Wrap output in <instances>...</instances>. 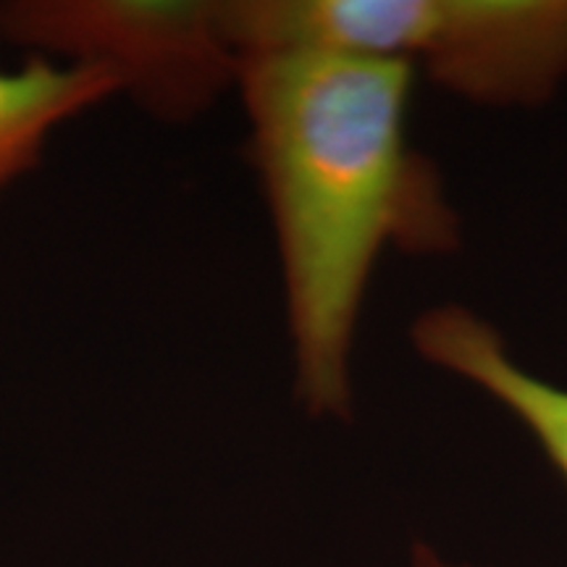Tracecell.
<instances>
[{
	"mask_svg": "<svg viewBox=\"0 0 567 567\" xmlns=\"http://www.w3.org/2000/svg\"><path fill=\"white\" fill-rule=\"evenodd\" d=\"M413 66L358 53L239 61L247 158L281 260L295 394L316 417L352 410L350 354L373 266L460 245L436 166L410 145Z\"/></svg>",
	"mask_w": 567,
	"mask_h": 567,
	"instance_id": "1",
	"label": "cell"
},
{
	"mask_svg": "<svg viewBox=\"0 0 567 567\" xmlns=\"http://www.w3.org/2000/svg\"><path fill=\"white\" fill-rule=\"evenodd\" d=\"M231 51L358 53L421 66L486 105H538L567 80V0H218Z\"/></svg>",
	"mask_w": 567,
	"mask_h": 567,
	"instance_id": "2",
	"label": "cell"
},
{
	"mask_svg": "<svg viewBox=\"0 0 567 567\" xmlns=\"http://www.w3.org/2000/svg\"><path fill=\"white\" fill-rule=\"evenodd\" d=\"M0 42L101 71L161 122L200 116L239 74L216 0H9Z\"/></svg>",
	"mask_w": 567,
	"mask_h": 567,
	"instance_id": "3",
	"label": "cell"
},
{
	"mask_svg": "<svg viewBox=\"0 0 567 567\" xmlns=\"http://www.w3.org/2000/svg\"><path fill=\"white\" fill-rule=\"evenodd\" d=\"M413 344L429 363L494 396L536 439L567 484V389L538 379L509 354L505 339L463 305H439L413 323Z\"/></svg>",
	"mask_w": 567,
	"mask_h": 567,
	"instance_id": "4",
	"label": "cell"
},
{
	"mask_svg": "<svg viewBox=\"0 0 567 567\" xmlns=\"http://www.w3.org/2000/svg\"><path fill=\"white\" fill-rule=\"evenodd\" d=\"M116 84L101 71L27 55L0 66V195L40 166L51 134L109 97Z\"/></svg>",
	"mask_w": 567,
	"mask_h": 567,
	"instance_id": "5",
	"label": "cell"
},
{
	"mask_svg": "<svg viewBox=\"0 0 567 567\" xmlns=\"http://www.w3.org/2000/svg\"><path fill=\"white\" fill-rule=\"evenodd\" d=\"M413 567H452V565L442 563V559H439L429 547H415Z\"/></svg>",
	"mask_w": 567,
	"mask_h": 567,
	"instance_id": "6",
	"label": "cell"
}]
</instances>
